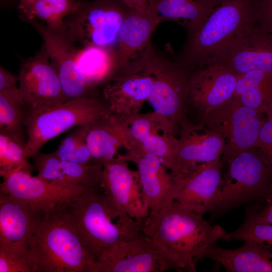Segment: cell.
Instances as JSON below:
<instances>
[{"label":"cell","instance_id":"cell-9","mask_svg":"<svg viewBox=\"0 0 272 272\" xmlns=\"http://www.w3.org/2000/svg\"><path fill=\"white\" fill-rule=\"evenodd\" d=\"M153 78L148 101L153 111L169 120L175 127L186 121L184 107L187 102L190 72L155 52L143 69Z\"/></svg>","mask_w":272,"mask_h":272},{"label":"cell","instance_id":"cell-27","mask_svg":"<svg viewBox=\"0 0 272 272\" xmlns=\"http://www.w3.org/2000/svg\"><path fill=\"white\" fill-rule=\"evenodd\" d=\"M244 105L272 115V73L250 71L238 75L233 96Z\"/></svg>","mask_w":272,"mask_h":272},{"label":"cell","instance_id":"cell-24","mask_svg":"<svg viewBox=\"0 0 272 272\" xmlns=\"http://www.w3.org/2000/svg\"><path fill=\"white\" fill-rule=\"evenodd\" d=\"M37 176L51 183L61 186L83 185L96 187L100 184L103 165L82 164L63 160L53 152H39L33 155Z\"/></svg>","mask_w":272,"mask_h":272},{"label":"cell","instance_id":"cell-6","mask_svg":"<svg viewBox=\"0 0 272 272\" xmlns=\"http://www.w3.org/2000/svg\"><path fill=\"white\" fill-rule=\"evenodd\" d=\"M227 164L220 191L209 211L217 215L264 199L272 184V170L256 148L240 153Z\"/></svg>","mask_w":272,"mask_h":272},{"label":"cell","instance_id":"cell-33","mask_svg":"<svg viewBox=\"0 0 272 272\" xmlns=\"http://www.w3.org/2000/svg\"><path fill=\"white\" fill-rule=\"evenodd\" d=\"M221 240L227 242L232 241L255 242L272 250V225L256 222L246 212L242 224L234 231L226 232Z\"/></svg>","mask_w":272,"mask_h":272},{"label":"cell","instance_id":"cell-1","mask_svg":"<svg viewBox=\"0 0 272 272\" xmlns=\"http://www.w3.org/2000/svg\"><path fill=\"white\" fill-rule=\"evenodd\" d=\"M145 235L152 238L173 262L177 271L195 272L209 248L226 233L220 225H212L203 216L174 201L143 223Z\"/></svg>","mask_w":272,"mask_h":272},{"label":"cell","instance_id":"cell-14","mask_svg":"<svg viewBox=\"0 0 272 272\" xmlns=\"http://www.w3.org/2000/svg\"><path fill=\"white\" fill-rule=\"evenodd\" d=\"M29 22L41 36L50 60L55 68L66 101L87 96L90 89L76 60L78 49L65 31H58L38 23Z\"/></svg>","mask_w":272,"mask_h":272},{"label":"cell","instance_id":"cell-26","mask_svg":"<svg viewBox=\"0 0 272 272\" xmlns=\"http://www.w3.org/2000/svg\"><path fill=\"white\" fill-rule=\"evenodd\" d=\"M42 214L21 200L0 192V241L28 245Z\"/></svg>","mask_w":272,"mask_h":272},{"label":"cell","instance_id":"cell-4","mask_svg":"<svg viewBox=\"0 0 272 272\" xmlns=\"http://www.w3.org/2000/svg\"><path fill=\"white\" fill-rule=\"evenodd\" d=\"M257 20V7L253 0H218L201 26L188 37L177 62L189 72L211 62Z\"/></svg>","mask_w":272,"mask_h":272},{"label":"cell","instance_id":"cell-20","mask_svg":"<svg viewBox=\"0 0 272 272\" xmlns=\"http://www.w3.org/2000/svg\"><path fill=\"white\" fill-rule=\"evenodd\" d=\"M118 154L103 165L100 186L104 193L122 208L131 218L143 222L150 214L145 200L137 171Z\"/></svg>","mask_w":272,"mask_h":272},{"label":"cell","instance_id":"cell-41","mask_svg":"<svg viewBox=\"0 0 272 272\" xmlns=\"http://www.w3.org/2000/svg\"><path fill=\"white\" fill-rule=\"evenodd\" d=\"M124 4L129 9L138 11H145L147 10L150 0H121Z\"/></svg>","mask_w":272,"mask_h":272},{"label":"cell","instance_id":"cell-17","mask_svg":"<svg viewBox=\"0 0 272 272\" xmlns=\"http://www.w3.org/2000/svg\"><path fill=\"white\" fill-rule=\"evenodd\" d=\"M126 123L133 147L159 157L171 173L179 145L174 125L153 111L131 116Z\"/></svg>","mask_w":272,"mask_h":272},{"label":"cell","instance_id":"cell-37","mask_svg":"<svg viewBox=\"0 0 272 272\" xmlns=\"http://www.w3.org/2000/svg\"><path fill=\"white\" fill-rule=\"evenodd\" d=\"M257 7L256 25L272 35V0H262Z\"/></svg>","mask_w":272,"mask_h":272},{"label":"cell","instance_id":"cell-40","mask_svg":"<svg viewBox=\"0 0 272 272\" xmlns=\"http://www.w3.org/2000/svg\"><path fill=\"white\" fill-rule=\"evenodd\" d=\"M37 0H19L18 9L23 18L29 21L33 5Z\"/></svg>","mask_w":272,"mask_h":272},{"label":"cell","instance_id":"cell-28","mask_svg":"<svg viewBox=\"0 0 272 272\" xmlns=\"http://www.w3.org/2000/svg\"><path fill=\"white\" fill-rule=\"evenodd\" d=\"M218 0H159L153 9L162 22L173 21L191 35L203 23Z\"/></svg>","mask_w":272,"mask_h":272},{"label":"cell","instance_id":"cell-35","mask_svg":"<svg viewBox=\"0 0 272 272\" xmlns=\"http://www.w3.org/2000/svg\"><path fill=\"white\" fill-rule=\"evenodd\" d=\"M0 272H33L28 245L0 241Z\"/></svg>","mask_w":272,"mask_h":272},{"label":"cell","instance_id":"cell-18","mask_svg":"<svg viewBox=\"0 0 272 272\" xmlns=\"http://www.w3.org/2000/svg\"><path fill=\"white\" fill-rule=\"evenodd\" d=\"M119 155L137 166L142 193L150 210L149 216L157 215L173 201L174 178L159 157L137 147Z\"/></svg>","mask_w":272,"mask_h":272},{"label":"cell","instance_id":"cell-34","mask_svg":"<svg viewBox=\"0 0 272 272\" xmlns=\"http://www.w3.org/2000/svg\"><path fill=\"white\" fill-rule=\"evenodd\" d=\"M53 152L63 160L82 164L94 163L87 144L85 127H79L65 137Z\"/></svg>","mask_w":272,"mask_h":272},{"label":"cell","instance_id":"cell-29","mask_svg":"<svg viewBox=\"0 0 272 272\" xmlns=\"http://www.w3.org/2000/svg\"><path fill=\"white\" fill-rule=\"evenodd\" d=\"M76 60L90 88L117 75L116 48L114 47L84 46L78 49Z\"/></svg>","mask_w":272,"mask_h":272},{"label":"cell","instance_id":"cell-13","mask_svg":"<svg viewBox=\"0 0 272 272\" xmlns=\"http://www.w3.org/2000/svg\"><path fill=\"white\" fill-rule=\"evenodd\" d=\"M3 179L0 192L16 197L27 204L35 212L43 214L92 188L83 185L54 184L24 170L12 173Z\"/></svg>","mask_w":272,"mask_h":272},{"label":"cell","instance_id":"cell-43","mask_svg":"<svg viewBox=\"0 0 272 272\" xmlns=\"http://www.w3.org/2000/svg\"><path fill=\"white\" fill-rule=\"evenodd\" d=\"M159 0H150L148 8H152L155 6Z\"/></svg>","mask_w":272,"mask_h":272},{"label":"cell","instance_id":"cell-15","mask_svg":"<svg viewBox=\"0 0 272 272\" xmlns=\"http://www.w3.org/2000/svg\"><path fill=\"white\" fill-rule=\"evenodd\" d=\"M222 157L198 165L184 175L174 178L173 201L197 214L209 212L222 183Z\"/></svg>","mask_w":272,"mask_h":272},{"label":"cell","instance_id":"cell-3","mask_svg":"<svg viewBox=\"0 0 272 272\" xmlns=\"http://www.w3.org/2000/svg\"><path fill=\"white\" fill-rule=\"evenodd\" d=\"M28 248L33 272H91L95 263L60 203L41 215Z\"/></svg>","mask_w":272,"mask_h":272},{"label":"cell","instance_id":"cell-39","mask_svg":"<svg viewBox=\"0 0 272 272\" xmlns=\"http://www.w3.org/2000/svg\"><path fill=\"white\" fill-rule=\"evenodd\" d=\"M19 81L18 76H16L5 69L0 67V91L16 86Z\"/></svg>","mask_w":272,"mask_h":272},{"label":"cell","instance_id":"cell-2","mask_svg":"<svg viewBox=\"0 0 272 272\" xmlns=\"http://www.w3.org/2000/svg\"><path fill=\"white\" fill-rule=\"evenodd\" d=\"M60 205L95 262L117 243L144 235L143 222L131 218L95 187Z\"/></svg>","mask_w":272,"mask_h":272},{"label":"cell","instance_id":"cell-5","mask_svg":"<svg viewBox=\"0 0 272 272\" xmlns=\"http://www.w3.org/2000/svg\"><path fill=\"white\" fill-rule=\"evenodd\" d=\"M108 111L105 102L86 96L28 112L25 122L27 156L31 157L65 131L76 126H87Z\"/></svg>","mask_w":272,"mask_h":272},{"label":"cell","instance_id":"cell-11","mask_svg":"<svg viewBox=\"0 0 272 272\" xmlns=\"http://www.w3.org/2000/svg\"><path fill=\"white\" fill-rule=\"evenodd\" d=\"M176 270L171 258L151 237L143 235L117 243L95 262L91 272H163Z\"/></svg>","mask_w":272,"mask_h":272},{"label":"cell","instance_id":"cell-38","mask_svg":"<svg viewBox=\"0 0 272 272\" xmlns=\"http://www.w3.org/2000/svg\"><path fill=\"white\" fill-rule=\"evenodd\" d=\"M264 199L266 202L261 209L253 207L247 209L246 212L256 222L272 225V184L268 194Z\"/></svg>","mask_w":272,"mask_h":272},{"label":"cell","instance_id":"cell-22","mask_svg":"<svg viewBox=\"0 0 272 272\" xmlns=\"http://www.w3.org/2000/svg\"><path fill=\"white\" fill-rule=\"evenodd\" d=\"M153 82V77L144 70L114 77L103 90L109 112L125 119L140 113L151 96Z\"/></svg>","mask_w":272,"mask_h":272},{"label":"cell","instance_id":"cell-8","mask_svg":"<svg viewBox=\"0 0 272 272\" xmlns=\"http://www.w3.org/2000/svg\"><path fill=\"white\" fill-rule=\"evenodd\" d=\"M265 116L233 96L203 115L201 123L224 139L222 160L228 164L240 153L255 147Z\"/></svg>","mask_w":272,"mask_h":272},{"label":"cell","instance_id":"cell-23","mask_svg":"<svg viewBox=\"0 0 272 272\" xmlns=\"http://www.w3.org/2000/svg\"><path fill=\"white\" fill-rule=\"evenodd\" d=\"M85 128L87 144L94 163L103 165L119 154L120 148L127 151L133 147L126 119L109 111Z\"/></svg>","mask_w":272,"mask_h":272},{"label":"cell","instance_id":"cell-21","mask_svg":"<svg viewBox=\"0 0 272 272\" xmlns=\"http://www.w3.org/2000/svg\"><path fill=\"white\" fill-rule=\"evenodd\" d=\"M174 168V178L180 177L195 167L222 157L225 142L217 132L202 123L192 125L186 121L181 125Z\"/></svg>","mask_w":272,"mask_h":272},{"label":"cell","instance_id":"cell-16","mask_svg":"<svg viewBox=\"0 0 272 272\" xmlns=\"http://www.w3.org/2000/svg\"><path fill=\"white\" fill-rule=\"evenodd\" d=\"M213 62L223 64L237 75L254 71L272 73V35L255 25L229 43Z\"/></svg>","mask_w":272,"mask_h":272},{"label":"cell","instance_id":"cell-36","mask_svg":"<svg viewBox=\"0 0 272 272\" xmlns=\"http://www.w3.org/2000/svg\"><path fill=\"white\" fill-rule=\"evenodd\" d=\"M255 148L259 151L265 164L272 170V115L265 118Z\"/></svg>","mask_w":272,"mask_h":272},{"label":"cell","instance_id":"cell-7","mask_svg":"<svg viewBox=\"0 0 272 272\" xmlns=\"http://www.w3.org/2000/svg\"><path fill=\"white\" fill-rule=\"evenodd\" d=\"M65 23V31L74 43L84 46L114 47L129 10L121 0L81 1Z\"/></svg>","mask_w":272,"mask_h":272},{"label":"cell","instance_id":"cell-12","mask_svg":"<svg viewBox=\"0 0 272 272\" xmlns=\"http://www.w3.org/2000/svg\"><path fill=\"white\" fill-rule=\"evenodd\" d=\"M18 79L27 113L66 101L57 72L44 44L34 56L23 63Z\"/></svg>","mask_w":272,"mask_h":272},{"label":"cell","instance_id":"cell-32","mask_svg":"<svg viewBox=\"0 0 272 272\" xmlns=\"http://www.w3.org/2000/svg\"><path fill=\"white\" fill-rule=\"evenodd\" d=\"M79 3L77 0H37L32 8L30 21L38 18L48 27L65 31L64 19L76 10Z\"/></svg>","mask_w":272,"mask_h":272},{"label":"cell","instance_id":"cell-42","mask_svg":"<svg viewBox=\"0 0 272 272\" xmlns=\"http://www.w3.org/2000/svg\"><path fill=\"white\" fill-rule=\"evenodd\" d=\"M17 0H1V5L7 6L8 5H12L16 3Z\"/></svg>","mask_w":272,"mask_h":272},{"label":"cell","instance_id":"cell-25","mask_svg":"<svg viewBox=\"0 0 272 272\" xmlns=\"http://www.w3.org/2000/svg\"><path fill=\"white\" fill-rule=\"evenodd\" d=\"M206 258L228 272H272V250L255 242H245L235 249L216 244L208 249Z\"/></svg>","mask_w":272,"mask_h":272},{"label":"cell","instance_id":"cell-19","mask_svg":"<svg viewBox=\"0 0 272 272\" xmlns=\"http://www.w3.org/2000/svg\"><path fill=\"white\" fill-rule=\"evenodd\" d=\"M238 75L223 64L213 62L190 73L187 102L203 114L231 99Z\"/></svg>","mask_w":272,"mask_h":272},{"label":"cell","instance_id":"cell-31","mask_svg":"<svg viewBox=\"0 0 272 272\" xmlns=\"http://www.w3.org/2000/svg\"><path fill=\"white\" fill-rule=\"evenodd\" d=\"M26 141L0 132V175L2 177L24 170L30 173L35 168L28 161Z\"/></svg>","mask_w":272,"mask_h":272},{"label":"cell","instance_id":"cell-30","mask_svg":"<svg viewBox=\"0 0 272 272\" xmlns=\"http://www.w3.org/2000/svg\"><path fill=\"white\" fill-rule=\"evenodd\" d=\"M27 109L19 87L0 91V132L26 141Z\"/></svg>","mask_w":272,"mask_h":272},{"label":"cell","instance_id":"cell-10","mask_svg":"<svg viewBox=\"0 0 272 272\" xmlns=\"http://www.w3.org/2000/svg\"><path fill=\"white\" fill-rule=\"evenodd\" d=\"M162 22L153 9L145 11L129 10L121 26L116 48V76L135 73L143 70L155 52L152 35Z\"/></svg>","mask_w":272,"mask_h":272}]
</instances>
